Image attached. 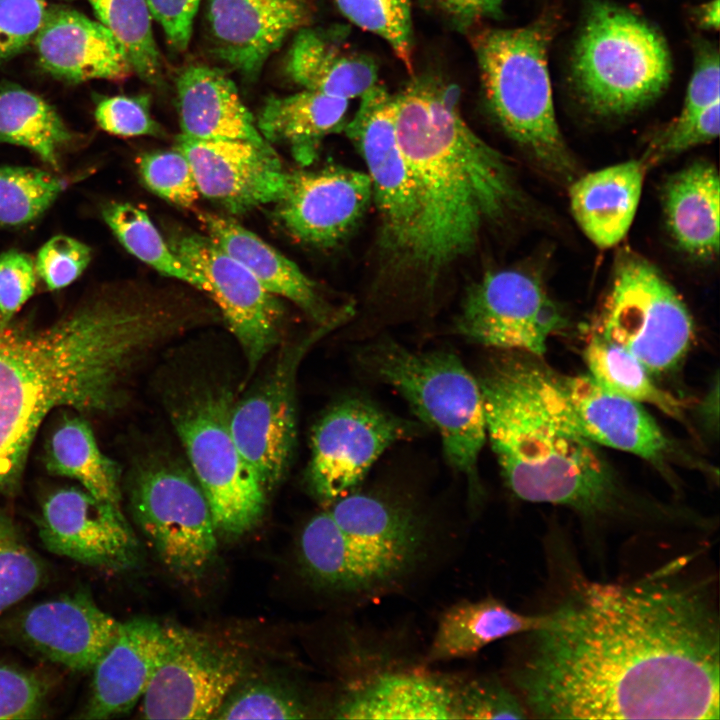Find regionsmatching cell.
I'll list each match as a JSON object with an SVG mask.
<instances>
[{
	"instance_id": "46",
	"label": "cell",
	"mask_w": 720,
	"mask_h": 720,
	"mask_svg": "<svg viewBox=\"0 0 720 720\" xmlns=\"http://www.w3.org/2000/svg\"><path fill=\"white\" fill-rule=\"evenodd\" d=\"M456 719H525L522 700L497 678L471 680L456 689Z\"/></svg>"
},
{
	"instance_id": "35",
	"label": "cell",
	"mask_w": 720,
	"mask_h": 720,
	"mask_svg": "<svg viewBox=\"0 0 720 720\" xmlns=\"http://www.w3.org/2000/svg\"><path fill=\"white\" fill-rule=\"evenodd\" d=\"M325 509L339 529L350 537L382 546L423 551L424 521L402 501L353 491Z\"/></svg>"
},
{
	"instance_id": "41",
	"label": "cell",
	"mask_w": 720,
	"mask_h": 720,
	"mask_svg": "<svg viewBox=\"0 0 720 720\" xmlns=\"http://www.w3.org/2000/svg\"><path fill=\"white\" fill-rule=\"evenodd\" d=\"M352 24L387 42L397 59L413 74L414 30L410 0H334Z\"/></svg>"
},
{
	"instance_id": "49",
	"label": "cell",
	"mask_w": 720,
	"mask_h": 720,
	"mask_svg": "<svg viewBox=\"0 0 720 720\" xmlns=\"http://www.w3.org/2000/svg\"><path fill=\"white\" fill-rule=\"evenodd\" d=\"M46 10L45 0H0V65L33 43Z\"/></svg>"
},
{
	"instance_id": "36",
	"label": "cell",
	"mask_w": 720,
	"mask_h": 720,
	"mask_svg": "<svg viewBox=\"0 0 720 720\" xmlns=\"http://www.w3.org/2000/svg\"><path fill=\"white\" fill-rule=\"evenodd\" d=\"M72 133L55 108L19 85L0 87V143L27 148L53 169L59 167V150Z\"/></svg>"
},
{
	"instance_id": "42",
	"label": "cell",
	"mask_w": 720,
	"mask_h": 720,
	"mask_svg": "<svg viewBox=\"0 0 720 720\" xmlns=\"http://www.w3.org/2000/svg\"><path fill=\"white\" fill-rule=\"evenodd\" d=\"M44 566L12 519L0 512V613L34 591Z\"/></svg>"
},
{
	"instance_id": "53",
	"label": "cell",
	"mask_w": 720,
	"mask_h": 720,
	"mask_svg": "<svg viewBox=\"0 0 720 720\" xmlns=\"http://www.w3.org/2000/svg\"><path fill=\"white\" fill-rule=\"evenodd\" d=\"M719 54L713 48H702L688 84L681 113H697L720 102Z\"/></svg>"
},
{
	"instance_id": "29",
	"label": "cell",
	"mask_w": 720,
	"mask_h": 720,
	"mask_svg": "<svg viewBox=\"0 0 720 720\" xmlns=\"http://www.w3.org/2000/svg\"><path fill=\"white\" fill-rule=\"evenodd\" d=\"M646 164L629 160L587 173L569 188L571 212L587 238L606 249L619 244L634 220Z\"/></svg>"
},
{
	"instance_id": "31",
	"label": "cell",
	"mask_w": 720,
	"mask_h": 720,
	"mask_svg": "<svg viewBox=\"0 0 720 720\" xmlns=\"http://www.w3.org/2000/svg\"><path fill=\"white\" fill-rule=\"evenodd\" d=\"M667 227L688 255L708 260L719 252L720 182L708 162L690 164L673 174L662 193Z\"/></svg>"
},
{
	"instance_id": "38",
	"label": "cell",
	"mask_w": 720,
	"mask_h": 720,
	"mask_svg": "<svg viewBox=\"0 0 720 720\" xmlns=\"http://www.w3.org/2000/svg\"><path fill=\"white\" fill-rule=\"evenodd\" d=\"M102 216L122 246L159 273L206 292L205 278L172 250L145 211L130 203L113 202Z\"/></svg>"
},
{
	"instance_id": "23",
	"label": "cell",
	"mask_w": 720,
	"mask_h": 720,
	"mask_svg": "<svg viewBox=\"0 0 720 720\" xmlns=\"http://www.w3.org/2000/svg\"><path fill=\"white\" fill-rule=\"evenodd\" d=\"M168 626L149 618L120 622L117 634L93 668L81 719H109L129 713L141 701L169 647Z\"/></svg>"
},
{
	"instance_id": "9",
	"label": "cell",
	"mask_w": 720,
	"mask_h": 720,
	"mask_svg": "<svg viewBox=\"0 0 720 720\" xmlns=\"http://www.w3.org/2000/svg\"><path fill=\"white\" fill-rule=\"evenodd\" d=\"M610 280L593 333L624 348L650 373L675 368L693 339L691 315L676 289L631 251L617 256Z\"/></svg>"
},
{
	"instance_id": "54",
	"label": "cell",
	"mask_w": 720,
	"mask_h": 720,
	"mask_svg": "<svg viewBox=\"0 0 720 720\" xmlns=\"http://www.w3.org/2000/svg\"><path fill=\"white\" fill-rule=\"evenodd\" d=\"M458 31L472 29L486 19L497 18L504 0H426Z\"/></svg>"
},
{
	"instance_id": "1",
	"label": "cell",
	"mask_w": 720,
	"mask_h": 720,
	"mask_svg": "<svg viewBox=\"0 0 720 720\" xmlns=\"http://www.w3.org/2000/svg\"><path fill=\"white\" fill-rule=\"evenodd\" d=\"M513 672L545 719H719V618L704 584L659 571L582 582Z\"/></svg>"
},
{
	"instance_id": "15",
	"label": "cell",
	"mask_w": 720,
	"mask_h": 720,
	"mask_svg": "<svg viewBox=\"0 0 720 720\" xmlns=\"http://www.w3.org/2000/svg\"><path fill=\"white\" fill-rule=\"evenodd\" d=\"M169 647L142 699L146 719H213L244 673L241 657L200 633L168 626Z\"/></svg>"
},
{
	"instance_id": "16",
	"label": "cell",
	"mask_w": 720,
	"mask_h": 720,
	"mask_svg": "<svg viewBox=\"0 0 720 720\" xmlns=\"http://www.w3.org/2000/svg\"><path fill=\"white\" fill-rule=\"evenodd\" d=\"M168 244L205 278L206 293L221 312L253 372L280 338L284 308L278 296L208 236L178 232Z\"/></svg>"
},
{
	"instance_id": "8",
	"label": "cell",
	"mask_w": 720,
	"mask_h": 720,
	"mask_svg": "<svg viewBox=\"0 0 720 720\" xmlns=\"http://www.w3.org/2000/svg\"><path fill=\"white\" fill-rule=\"evenodd\" d=\"M573 78L584 103L603 115L646 105L671 72L665 41L633 13L609 3L592 7L573 57Z\"/></svg>"
},
{
	"instance_id": "2",
	"label": "cell",
	"mask_w": 720,
	"mask_h": 720,
	"mask_svg": "<svg viewBox=\"0 0 720 720\" xmlns=\"http://www.w3.org/2000/svg\"><path fill=\"white\" fill-rule=\"evenodd\" d=\"M188 317L170 293L96 296L45 328L0 325V492L16 486L38 428L58 407H113L126 376Z\"/></svg>"
},
{
	"instance_id": "24",
	"label": "cell",
	"mask_w": 720,
	"mask_h": 720,
	"mask_svg": "<svg viewBox=\"0 0 720 720\" xmlns=\"http://www.w3.org/2000/svg\"><path fill=\"white\" fill-rule=\"evenodd\" d=\"M561 382L580 425L597 444L634 454L662 472L680 458L641 403L605 390L590 375L561 376Z\"/></svg>"
},
{
	"instance_id": "34",
	"label": "cell",
	"mask_w": 720,
	"mask_h": 720,
	"mask_svg": "<svg viewBox=\"0 0 720 720\" xmlns=\"http://www.w3.org/2000/svg\"><path fill=\"white\" fill-rule=\"evenodd\" d=\"M47 470L76 480L96 499L120 507L119 470L98 446L89 423L80 416H65L46 446Z\"/></svg>"
},
{
	"instance_id": "47",
	"label": "cell",
	"mask_w": 720,
	"mask_h": 720,
	"mask_svg": "<svg viewBox=\"0 0 720 720\" xmlns=\"http://www.w3.org/2000/svg\"><path fill=\"white\" fill-rule=\"evenodd\" d=\"M91 257L88 245L69 236L57 235L38 251L35 271L48 289L58 290L74 282Z\"/></svg>"
},
{
	"instance_id": "37",
	"label": "cell",
	"mask_w": 720,
	"mask_h": 720,
	"mask_svg": "<svg viewBox=\"0 0 720 720\" xmlns=\"http://www.w3.org/2000/svg\"><path fill=\"white\" fill-rule=\"evenodd\" d=\"M584 359L589 375L605 390L653 405L673 418H684L683 400L657 386L650 372L619 345L592 332Z\"/></svg>"
},
{
	"instance_id": "25",
	"label": "cell",
	"mask_w": 720,
	"mask_h": 720,
	"mask_svg": "<svg viewBox=\"0 0 720 720\" xmlns=\"http://www.w3.org/2000/svg\"><path fill=\"white\" fill-rule=\"evenodd\" d=\"M33 45L40 67L67 82L119 81L133 72L112 33L98 20L68 7H47Z\"/></svg>"
},
{
	"instance_id": "44",
	"label": "cell",
	"mask_w": 720,
	"mask_h": 720,
	"mask_svg": "<svg viewBox=\"0 0 720 720\" xmlns=\"http://www.w3.org/2000/svg\"><path fill=\"white\" fill-rule=\"evenodd\" d=\"M138 169L144 184L173 204L191 207L200 196L191 166L176 148L142 154Z\"/></svg>"
},
{
	"instance_id": "5",
	"label": "cell",
	"mask_w": 720,
	"mask_h": 720,
	"mask_svg": "<svg viewBox=\"0 0 720 720\" xmlns=\"http://www.w3.org/2000/svg\"><path fill=\"white\" fill-rule=\"evenodd\" d=\"M555 23L544 15L519 28L470 33L489 110L505 133L545 169L571 180L575 162L560 131L548 70Z\"/></svg>"
},
{
	"instance_id": "11",
	"label": "cell",
	"mask_w": 720,
	"mask_h": 720,
	"mask_svg": "<svg viewBox=\"0 0 720 720\" xmlns=\"http://www.w3.org/2000/svg\"><path fill=\"white\" fill-rule=\"evenodd\" d=\"M421 424L359 397L334 403L312 430L306 471L311 495L327 508L355 491L388 448L423 432Z\"/></svg>"
},
{
	"instance_id": "6",
	"label": "cell",
	"mask_w": 720,
	"mask_h": 720,
	"mask_svg": "<svg viewBox=\"0 0 720 720\" xmlns=\"http://www.w3.org/2000/svg\"><path fill=\"white\" fill-rule=\"evenodd\" d=\"M356 360L368 376L398 392L420 422L439 434L449 465L465 477L470 500L477 504L483 497L478 463L486 442L477 378L451 352L416 351L385 337L361 346Z\"/></svg>"
},
{
	"instance_id": "33",
	"label": "cell",
	"mask_w": 720,
	"mask_h": 720,
	"mask_svg": "<svg viewBox=\"0 0 720 720\" xmlns=\"http://www.w3.org/2000/svg\"><path fill=\"white\" fill-rule=\"evenodd\" d=\"M547 620V613L522 614L491 596L477 601L463 600L441 616L427 660L438 662L471 657L497 640L536 631Z\"/></svg>"
},
{
	"instance_id": "43",
	"label": "cell",
	"mask_w": 720,
	"mask_h": 720,
	"mask_svg": "<svg viewBox=\"0 0 720 720\" xmlns=\"http://www.w3.org/2000/svg\"><path fill=\"white\" fill-rule=\"evenodd\" d=\"M309 710L293 691L252 682L233 689L213 719H303Z\"/></svg>"
},
{
	"instance_id": "51",
	"label": "cell",
	"mask_w": 720,
	"mask_h": 720,
	"mask_svg": "<svg viewBox=\"0 0 720 720\" xmlns=\"http://www.w3.org/2000/svg\"><path fill=\"white\" fill-rule=\"evenodd\" d=\"M35 288V265L29 255L16 250L0 254V325L12 320Z\"/></svg>"
},
{
	"instance_id": "55",
	"label": "cell",
	"mask_w": 720,
	"mask_h": 720,
	"mask_svg": "<svg viewBox=\"0 0 720 720\" xmlns=\"http://www.w3.org/2000/svg\"><path fill=\"white\" fill-rule=\"evenodd\" d=\"M698 23L706 29H718L720 24L719 0H710L696 12Z\"/></svg>"
},
{
	"instance_id": "26",
	"label": "cell",
	"mask_w": 720,
	"mask_h": 720,
	"mask_svg": "<svg viewBox=\"0 0 720 720\" xmlns=\"http://www.w3.org/2000/svg\"><path fill=\"white\" fill-rule=\"evenodd\" d=\"M208 237L244 265L271 293L297 305L317 326L338 328L352 315L350 305L336 307L296 263L237 221L211 212H198Z\"/></svg>"
},
{
	"instance_id": "21",
	"label": "cell",
	"mask_w": 720,
	"mask_h": 720,
	"mask_svg": "<svg viewBox=\"0 0 720 720\" xmlns=\"http://www.w3.org/2000/svg\"><path fill=\"white\" fill-rule=\"evenodd\" d=\"M312 0H207L205 26L217 59L249 81L292 33L312 24Z\"/></svg>"
},
{
	"instance_id": "39",
	"label": "cell",
	"mask_w": 720,
	"mask_h": 720,
	"mask_svg": "<svg viewBox=\"0 0 720 720\" xmlns=\"http://www.w3.org/2000/svg\"><path fill=\"white\" fill-rule=\"evenodd\" d=\"M100 23L123 48L133 72L159 88L164 83L163 62L146 0H89Z\"/></svg>"
},
{
	"instance_id": "20",
	"label": "cell",
	"mask_w": 720,
	"mask_h": 720,
	"mask_svg": "<svg viewBox=\"0 0 720 720\" xmlns=\"http://www.w3.org/2000/svg\"><path fill=\"white\" fill-rule=\"evenodd\" d=\"M299 548L312 580L345 595L378 592L397 583L414 568L423 552L350 537L339 529L327 509L306 523Z\"/></svg>"
},
{
	"instance_id": "30",
	"label": "cell",
	"mask_w": 720,
	"mask_h": 720,
	"mask_svg": "<svg viewBox=\"0 0 720 720\" xmlns=\"http://www.w3.org/2000/svg\"><path fill=\"white\" fill-rule=\"evenodd\" d=\"M456 689L416 673H385L349 689L333 709L339 719H456Z\"/></svg>"
},
{
	"instance_id": "48",
	"label": "cell",
	"mask_w": 720,
	"mask_h": 720,
	"mask_svg": "<svg viewBox=\"0 0 720 720\" xmlns=\"http://www.w3.org/2000/svg\"><path fill=\"white\" fill-rule=\"evenodd\" d=\"M97 124L106 132L122 137L158 136L161 126L150 112V97L117 95L98 100L95 111Z\"/></svg>"
},
{
	"instance_id": "50",
	"label": "cell",
	"mask_w": 720,
	"mask_h": 720,
	"mask_svg": "<svg viewBox=\"0 0 720 720\" xmlns=\"http://www.w3.org/2000/svg\"><path fill=\"white\" fill-rule=\"evenodd\" d=\"M47 691L46 684L37 675L0 665V719L38 718Z\"/></svg>"
},
{
	"instance_id": "28",
	"label": "cell",
	"mask_w": 720,
	"mask_h": 720,
	"mask_svg": "<svg viewBox=\"0 0 720 720\" xmlns=\"http://www.w3.org/2000/svg\"><path fill=\"white\" fill-rule=\"evenodd\" d=\"M182 135L195 139H235L271 145L260 134L234 81L221 69L185 67L176 79Z\"/></svg>"
},
{
	"instance_id": "10",
	"label": "cell",
	"mask_w": 720,
	"mask_h": 720,
	"mask_svg": "<svg viewBox=\"0 0 720 720\" xmlns=\"http://www.w3.org/2000/svg\"><path fill=\"white\" fill-rule=\"evenodd\" d=\"M130 501L141 532L173 575L193 581L212 565L217 530L192 471L174 459L152 456L134 474Z\"/></svg>"
},
{
	"instance_id": "7",
	"label": "cell",
	"mask_w": 720,
	"mask_h": 720,
	"mask_svg": "<svg viewBox=\"0 0 720 720\" xmlns=\"http://www.w3.org/2000/svg\"><path fill=\"white\" fill-rule=\"evenodd\" d=\"M234 402L229 387L197 381L169 401L168 412L208 501L216 530L239 536L261 520L267 492L233 438L230 418Z\"/></svg>"
},
{
	"instance_id": "45",
	"label": "cell",
	"mask_w": 720,
	"mask_h": 720,
	"mask_svg": "<svg viewBox=\"0 0 720 720\" xmlns=\"http://www.w3.org/2000/svg\"><path fill=\"white\" fill-rule=\"evenodd\" d=\"M719 106L720 102H716L697 113H680L650 142L642 159L646 166L655 165L715 139L719 134Z\"/></svg>"
},
{
	"instance_id": "27",
	"label": "cell",
	"mask_w": 720,
	"mask_h": 720,
	"mask_svg": "<svg viewBox=\"0 0 720 720\" xmlns=\"http://www.w3.org/2000/svg\"><path fill=\"white\" fill-rule=\"evenodd\" d=\"M344 25L306 26L294 35L285 72L302 89L349 100L378 83L374 58L352 47Z\"/></svg>"
},
{
	"instance_id": "3",
	"label": "cell",
	"mask_w": 720,
	"mask_h": 720,
	"mask_svg": "<svg viewBox=\"0 0 720 720\" xmlns=\"http://www.w3.org/2000/svg\"><path fill=\"white\" fill-rule=\"evenodd\" d=\"M536 358L507 353L476 377L486 440L513 494L565 506L590 521L671 516L625 483L580 425L561 376Z\"/></svg>"
},
{
	"instance_id": "18",
	"label": "cell",
	"mask_w": 720,
	"mask_h": 720,
	"mask_svg": "<svg viewBox=\"0 0 720 720\" xmlns=\"http://www.w3.org/2000/svg\"><path fill=\"white\" fill-rule=\"evenodd\" d=\"M38 531L47 550L87 566L119 570L136 560L138 542L121 508L81 487H63L46 497Z\"/></svg>"
},
{
	"instance_id": "12",
	"label": "cell",
	"mask_w": 720,
	"mask_h": 720,
	"mask_svg": "<svg viewBox=\"0 0 720 720\" xmlns=\"http://www.w3.org/2000/svg\"><path fill=\"white\" fill-rule=\"evenodd\" d=\"M395 97L375 84L344 131L362 157L379 214V248L390 266L403 271L412 246L417 201L411 173L396 134Z\"/></svg>"
},
{
	"instance_id": "17",
	"label": "cell",
	"mask_w": 720,
	"mask_h": 720,
	"mask_svg": "<svg viewBox=\"0 0 720 720\" xmlns=\"http://www.w3.org/2000/svg\"><path fill=\"white\" fill-rule=\"evenodd\" d=\"M175 148L187 158L199 193L232 214L277 203L287 190L290 172L271 145L180 134Z\"/></svg>"
},
{
	"instance_id": "40",
	"label": "cell",
	"mask_w": 720,
	"mask_h": 720,
	"mask_svg": "<svg viewBox=\"0 0 720 720\" xmlns=\"http://www.w3.org/2000/svg\"><path fill=\"white\" fill-rule=\"evenodd\" d=\"M65 183L34 167H0V226L16 227L41 216L63 191Z\"/></svg>"
},
{
	"instance_id": "22",
	"label": "cell",
	"mask_w": 720,
	"mask_h": 720,
	"mask_svg": "<svg viewBox=\"0 0 720 720\" xmlns=\"http://www.w3.org/2000/svg\"><path fill=\"white\" fill-rule=\"evenodd\" d=\"M85 593L38 603L19 615L16 634L45 659L75 672L92 671L119 627Z\"/></svg>"
},
{
	"instance_id": "52",
	"label": "cell",
	"mask_w": 720,
	"mask_h": 720,
	"mask_svg": "<svg viewBox=\"0 0 720 720\" xmlns=\"http://www.w3.org/2000/svg\"><path fill=\"white\" fill-rule=\"evenodd\" d=\"M153 19L161 25L168 44L178 52L189 45L201 0H146Z\"/></svg>"
},
{
	"instance_id": "14",
	"label": "cell",
	"mask_w": 720,
	"mask_h": 720,
	"mask_svg": "<svg viewBox=\"0 0 720 720\" xmlns=\"http://www.w3.org/2000/svg\"><path fill=\"white\" fill-rule=\"evenodd\" d=\"M563 322L559 307L536 277L502 269L472 284L453 329L479 345L541 357Z\"/></svg>"
},
{
	"instance_id": "13",
	"label": "cell",
	"mask_w": 720,
	"mask_h": 720,
	"mask_svg": "<svg viewBox=\"0 0 720 720\" xmlns=\"http://www.w3.org/2000/svg\"><path fill=\"white\" fill-rule=\"evenodd\" d=\"M336 329L317 326L287 344L264 378L235 400L230 426L235 443L266 492L284 478L296 443V379L312 346Z\"/></svg>"
},
{
	"instance_id": "19",
	"label": "cell",
	"mask_w": 720,
	"mask_h": 720,
	"mask_svg": "<svg viewBox=\"0 0 720 720\" xmlns=\"http://www.w3.org/2000/svg\"><path fill=\"white\" fill-rule=\"evenodd\" d=\"M372 202L366 172L327 166L290 172L287 190L276 203L275 215L295 239L331 248L357 227Z\"/></svg>"
},
{
	"instance_id": "32",
	"label": "cell",
	"mask_w": 720,
	"mask_h": 720,
	"mask_svg": "<svg viewBox=\"0 0 720 720\" xmlns=\"http://www.w3.org/2000/svg\"><path fill=\"white\" fill-rule=\"evenodd\" d=\"M348 100L302 89L286 96H270L256 125L264 139L287 145L294 159L308 166L317 158L328 135L344 130Z\"/></svg>"
},
{
	"instance_id": "4",
	"label": "cell",
	"mask_w": 720,
	"mask_h": 720,
	"mask_svg": "<svg viewBox=\"0 0 720 720\" xmlns=\"http://www.w3.org/2000/svg\"><path fill=\"white\" fill-rule=\"evenodd\" d=\"M394 97L397 139L417 201L403 270L432 289L476 250L488 227L520 208L522 196L504 156L463 119L456 85L438 75L412 74Z\"/></svg>"
}]
</instances>
